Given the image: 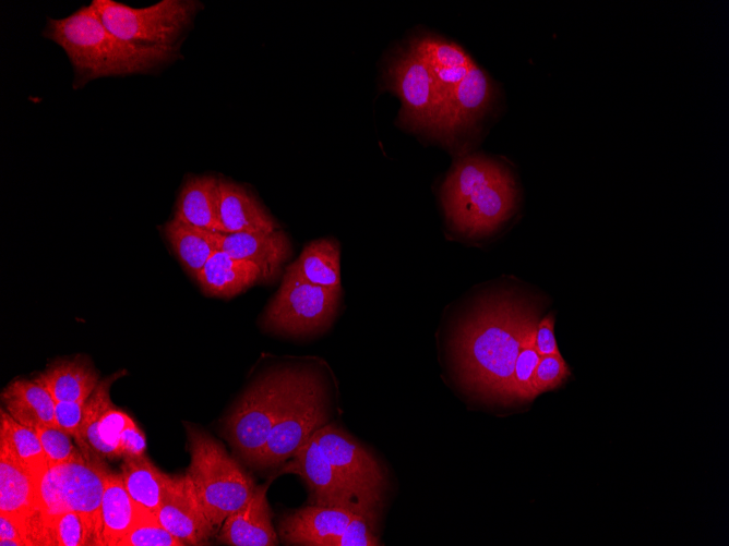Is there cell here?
<instances>
[{
    "label": "cell",
    "instance_id": "1",
    "mask_svg": "<svg viewBox=\"0 0 729 546\" xmlns=\"http://www.w3.org/2000/svg\"><path fill=\"white\" fill-rule=\"evenodd\" d=\"M538 321V306L513 290L485 296L454 341L457 371L465 386L483 398L510 403L522 339Z\"/></svg>",
    "mask_w": 729,
    "mask_h": 546
},
{
    "label": "cell",
    "instance_id": "2",
    "mask_svg": "<svg viewBox=\"0 0 729 546\" xmlns=\"http://www.w3.org/2000/svg\"><path fill=\"white\" fill-rule=\"evenodd\" d=\"M44 36L65 51L77 86L98 77L145 73L179 57L176 47H140L120 39L92 4L49 20Z\"/></svg>",
    "mask_w": 729,
    "mask_h": 546
},
{
    "label": "cell",
    "instance_id": "3",
    "mask_svg": "<svg viewBox=\"0 0 729 546\" xmlns=\"http://www.w3.org/2000/svg\"><path fill=\"white\" fill-rule=\"evenodd\" d=\"M517 191L510 171L480 155L459 159L442 187L447 220L459 233L482 236L497 230L513 214Z\"/></svg>",
    "mask_w": 729,
    "mask_h": 546
},
{
    "label": "cell",
    "instance_id": "4",
    "mask_svg": "<svg viewBox=\"0 0 729 546\" xmlns=\"http://www.w3.org/2000/svg\"><path fill=\"white\" fill-rule=\"evenodd\" d=\"M190 465L186 473L198 499L216 529L252 496L253 478L225 448L204 430L186 424Z\"/></svg>",
    "mask_w": 729,
    "mask_h": 546
},
{
    "label": "cell",
    "instance_id": "5",
    "mask_svg": "<svg viewBox=\"0 0 729 546\" xmlns=\"http://www.w3.org/2000/svg\"><path fill=\"white\" fill-rule=\"evenodd\" d=\"M302 373L283 368L258 378L225 420L228 440L247 462L255 464Z\"/></svg>",
    "mask_w": 729,
    "mask_h": 546
},
{
    "label": "cell",
    "instance_id": "6",
    "mask_svg": "<svg viewBox=\"0 0 729 546\" xmlns=\"http://www.w3.org/2000/svg\"><path fill=\"white\" fill-rule=\"evenodd\" d=\"M108 470L84 457L48 466L37 480V510L48 518L65 511L82 514L101 537V498Z\"/></svg>",
    "mask_w": 729,
    "mask_h": 546
},
{
    "label": "cell",
    "instance_id": "7",
    "mask_svg": "<svg viewBox=\"0 0 729 546\" xmlns=\"http://www.w3.org/2000/svg\"><path fill=\"white\" fill-rule=\"evenodd\" d=\"M91 4L108 31L120 39L140 47H176L200 2L163 0L146 8L113 0H94Z\"/></svg>",
    "mask_w": 729,
    "mask_h": 546
},
{
    "label": "cell",
    "instance_id": "8",
    "mask_svg": "<svg viewBox=\"0 0 729 546\" xmlns=\"http://www.w3.org/2000/svg\"><path fill=\"white\" fill-rule=\"evenodd\" d=\"M339 288H326L285 274L282 286L266 307L263 326L272 331L304 336L325 329L335 317Z\"/></svg>",
    "mask_w": 729,
    "mask_h": 546
},
{
    "label": "cell",
    "instance_id": "9",
    "mask_svg": "<svg viewBox=\"0 0 729 546\" xmlns=\"http://www.w3.org/2000/svg\"><path fill=\"white\" fill-rule=\"evenodd\" d=\"M326 422L323 387L316 376L303 371L254 465L267 468L290 459Z\"/></svg>",
    "mask_w": 729,
    "mask_h": 546
},
{
    "label": "cell",
    "instance_id": "10",
    "mask_svg": "<svg viewBox=\"0 0 729 546\" xmlns=\"http://www.w3.org/2000/svg\"><path fill=\"white\" fill-rule=\"evenodd\" d=\"M386 84L402 99V123L431 132L441 110V101L429 69L410 47L389 64Z\"/></svg>",
    "mask_w": 729,
    "mask_h": 546
},
{
    "label": "cell",
    "instance_id": "11",
    "mask_svg": "<svg viewBox=\"0 0 729 546\" xmlns=\"http://www.w3.org/2000/svg\"><path fill=\"white\" fill-rule=\"evenodd\" d=\"M314 437L340 480L356 494L378 506L385 480L374 457L334 424H325L314 433Z\"/></svg>",
    "mask_w": 729,
    "mask_h": 546
},
{
    "label": "cell",
    "instance_id": "12",
    "mask_svg": "<svg viewBox=\"0 0 729 546\" xmlns=\"http://www.w3.org/2000/svg\"><path fill=\"white\" fill-rule=\"evenodd\" d=\"M124 374L121 369L101 379L85 401L83 421L75 441L86 460L104 462L105 459L120 458V436L132 417L113 405L110 388Z\"/></svg>",
    "mask_w": 729,
    "mask_h": 546
},
{
    "label": "cell",
    "instance_id": "13",
    "mask_svg": "<svg viewBox=\"0 0 729 546\" xmlns=\"http://www.w3.org/2000/svg\"><path fill=\"white\" fill-rule=\"evenodd\" d=\"M301 476L313 493L314 505L345 508L358 513H374L372 505L351 490L323 454L314 435L290 458L283 470Z\"/></svg>",
    "mask_w": 729,
    "mask_h": 546
},
{
    "label": "cell",
    "instance_id": "14",
    "mask_svg": "<svg viewBox=\"0 0 729 546\" xmlns=\"http://www.w3.org/2000/svg\"><path fill=\"white\" fill-rule=\"evenodd\" d=\"M156 517L183 545H205L215 532L187 474L170 476Z\"/></svg>",
    "mask_w": 729,
    "mask_h": 546
},
{
    "label": "cell",
    "instance_id": "15",
    "mask_svg": "<svg viewBox=\"0 0 729 546\" xmlns=\"http://www.w3.org/2000/svg\"><path fill=\"white\" fill-rule=\"evenodd\" d=\"M492 94L490 80L475 64L444 102L431 132L441 139L452 141L483 114Z\"/></svg>",
    "mask_w": 729,
    "mask_h": 546
},
{
    "label": "cell",
    "instance_id": "16",
    "mask_svg": "<svg viewBox=\"0 0 729 546\" xmlns=\"http://www.w3.org/2000/svg\"><path fill=\"white\" fill-rule=\"evenodd\" d=\"M355 513L358 512L311 505L287 513L279 522L278 534L288 545L328 546L344 532Z\"/></svg>",
    "mask_w": 729,
    "mask_h": 546
},
{
    "label": "cell",
    "instance_id": "17",
    "mask_svg": "<svg viewBox=\"0 0 729 546\" xmlns=\"http://www.w3.org/2000/svg\"><path fill=\"white\" fill-rule=\"evenodd\" d=\"M268 485L256 486L249 500L223 522L218 541L231 546H274L277 533L266 500Z\"/></svg>",
    "mask_w": 729,
    "mask_h": 546
},
{
    "label": "cell",
    "instance_id": "18",
    "mask_svg": "<svg viewBox=\"0 0 729 546\" xmlns=\"http://www.w3.org/2000/svg\"><path fill=\"white\" fill-rule=\"evenodd\" d=\"M409 47L429 69L442 109L453 90L475 65L474 61L458 45L435 36L417 37L409 43Z\"/></svg>",
    "mask_w": 729,
    "mask_h": 546
},
{
    "label": "cell",
    "instance_id": "19",
    "mask_svg": "<svg viewBox=\"0 0 729 546\" xmlns=\"http://www.w3.org/2000/svg\"><path fill=\"white\" fill-rule=\"evenodd\" d=\"M222 251L230 256L255 264L262 272V282H271L280 272L290 255V242L280 231L224 233Z\"/></svg>",
    "mask_w": 729,
    "mask_h": 546
},
{
    "label": "cell",
    "instance_id": "20",
    "mask_svg": "<svg viewBox=\"0 0 729 546\" xmlns=\"http://www.w3.org/2000/svg\"><path fill=\"white\" fill-rule=\"evenodd\" d=\"M33 379L44 386L56 402L86 401L100 381L85 356L55 360Z\"/></svg>",
    "mask_w": 729,
    "mask_h": 546
},
{
    "label": "cell",
    "instance_id": "21",
    "mask_svg": "<svg viewBox=\"0 0 729 546\" xmlns=\"http://www.w3.org/2000/svg\"><path fill=\"white\" fill-rule=\"evenodd\" d=\"M195 280L206 295L231 298L262 282V272L255 264L218 250L205 263Z\"/></svg>",
    "mask_w": 729,
    "mask_h": 546
},
{
    "label": "cell",
    "instance_id": "22",
    "mask_svg": "<svg viewBox=\"0 0 729 546\" xmlns=\"http://www.w3.org/2000/svg\"><path fill=\"white\" fill-rule=\"evenodd\" d=\"M219 217L224 233L272 232L278 225L244 187L219 179Z\"/></svg>",
    "mask_w": 729,
    "mask_h": 546
},
{
    "label": "cell",
    "instance_id": "23",
    "mask_svg": "<svg viewBox=\"0 0 729 546\" xmlns=\"http://www.w3.org/2000/svg\"><path fill=\"white\" fill-rule=\"evenodd\" d=\"M219 201V179L211 175L193 177L181 189L174 218L201 229L224 233Z\"/></svg>",
    "mask_w": 729,
    "mask_h": 546
},
{
    "label": "cell",
    "instance_id": "24",
    "mask_svg": "<svg viewBox=\"0 0 729 546\" xmlns=\"http://www.w3.org/2000/svg\"><path fill=\"white\" fill-rule=\"evenodd\" d=\"M2 407L19 423L36 428L55 426L56 401L34 379H14L1 392Z\"/></svg>",
    "mask_w": 729,
    "mask_h": 546
},
{
    "label": "cell",
    "instance_id": "25",
    "mask_svg": "<svg viewBox=\"0 0 729 546\" xmlns=\"http://www.w3.org/2000/svg\"><path fill=\"white\" fill-rule=\"evenodd\" d=\"M164 234L186 271L195 279L210 257L220 250L224 233L172 218L164 226Z\"/></svg>",
    "mask_w": 729,
    "mask_h": 546
},
{
    "label": "cell",
    "instance_id": "26",
    "mask_svg": "<svg viewBox=\"0 0 729 546\" xmlns=\"http://www.w3.org/2000/svg\"><path fill=\"white\" fill-rule=\"evenodd\" d=\"M103 546H118L144 513L128 494L121 475L108 472L101 498Z\"/></svg>",
    "mask_w": 729,
    "mask_h": 546
},
{
    "label": "cell",
    "instance_id": "27",
    "mask_svg": "<svg viewBox=\"0 0 729 546\" xmlns=\"http://www.w3.org/2000/svg\"><path fill=\"white\" fill-rule=\"evenodd\" d=\"M120 475L136 507L156 515L170 475L162 472L145 454L123 458Z\"/></svg>",
    "mask_w": 729,
    "mask_h": 546
},
{
    "label": "cell",
    "instance_id": "28",
    "mask_svg": "<svg viewBox=\"0 0 729 546\" xmlns=\"http://www.w3.org/2000/svg\"><path fill=\"white\" fill-rule=\"evenodd\" d=\"M36 511V478L8 452L0 450V512L28 517Z\"/></svg>",
    "mask_w": 729,
    "mask_h": 546
},
{
    "label": "cell",
    "instance_id": "29",
    "mask_svg": "<svg viewBox=\"0 0 729 546\" xmlns=\"http://www.w3.org/2000/svg\"><path fill=\"white\" fill-rule=\"evenodd\" d=\"M286 274L326 288L340 287L339 244L334 239L310 242Z\"/></svg>",
    "mask_w": 729,
    "mask_h": 546
},
{
    "label": "cell",
    "instance_id": "30",
    "mask_svg": "<svg viewBox=\"0 0 729 546\" xmlns=\"http://www.w3.org/2000/svg\"><path fill=\"white\" fill-rule=\"evenodd\" d=\"M0 450H4L20 462L36 481L48 468L35 428L15 421L4 408L0 411Z\"/></svg>",
    "mask_w": 729,
    "mask_h": 546
},
{
    "label": "cell",
    "instance_id": "31",
    "mask_svg": "<svg viewBox=\"0 0 729 546\" xmlns=\"http://www.w3.org/2000/svg\"><path fill=\"white\" fill-rule=\"evenodd\" d=\"M41 545H103L101 537L79 512L65 511L48 518L41 517Z\"/></svg>",
    "mask_w": 729,
    "mask_h": 546
},
{
    "label": "cell",
    "instance_id": "32",
    "mask_svg": "<svg viewBox=\"0 0 729 546\" xmlns=\"http://www.w3.org/2000/svg\"><path fill=\"white\" fill-rule=\"evenodd\" d=\"M118 546H183L158 521L155 514L143 513Z\"/></svg>",
    "mask_w": 729,
    "mask_h": 546
},
{
    "label": "cell",
    "instance_id": "33",
    "mask_svg": "<svg viewBox=\"0 0 729 546\" xmlns=\"http://www.w3.org/2000/svg\"><path fill=\"white\" fill-rule=\"evenodd\" d=\"M540 355L534 347H522L512 377L511 402L531 401L537 396L534 390V374Z\"/></svg>",
    "mask_w": 729,
    "mask_h": 546
},
{
    "label": "cell",
    "instance_id": "34",
    "mask_svg": "<svg viewBox=\"0 0 729 546\" xmlns=\"http://www.w3.org/2000/svg\"><path fill=\"white\" fill-rule=\"evenodd\" d=\"M43 446L48 466H53L84 457L71 441V436L56 426L41 425L35 428Z\"/></svg>",
    "mask_w": 729,
    "mask_h": 546
},
{
    "label": "cell",
    "instance_id": "35",
    "mask_svg": "<svg viewBox=\"0 0 729 546\" xmlns=\"http://www.w3.org/2000/svg\"><path fill=\"white\" fill-rule=\"evenodd\" d=\"M570 375V368L561 354L540 356L533 381L536 396L559 388Z\"/></svg>",
    "mask_w": 729,
    "mask_h": 546
},
{
    "label": "cell",
    "instance_id": "36",
    "mask_svg": "<svg viewBox=\"0 0 729 546\" xmlns=\"http://www.w3.org/2000/svg\"><path fill=\"white\" fill-rule=\"evenodd\" d=\"M374 513H355L344 532L328 546H377L380 541L373 533Z\"/></svg>",
    "mask_w": 729,
    "mask_h": 546
},
{
    "label": "cell",
    "instance_id": "37",
    "mask_svg": "<svg viewBox=\"0 0 729 546\" xmlns=\"http://www.w3.org/2000/svg\"><path fill=\"white\" fill-rule=\"evenodd\" d=\"M28 517L0 512L1 546H32Z\"/></svg>",
    "mask_w": 729,
    "mask_h": 546
},
{
    "label": "cell",
    "instance_id": "38",
    "mask_svg": "<svg viewBox=\"0 0 729 546\" xmlns=\"http://www.w3.org/2000/svg\"><path fill=\"white\" fill-rule=\"evenodd\" d=\"M84 407L85 401H57L55 426L75 439L82 425Z\"/></svg>",
    "mask_w": 729,
    "mask_h": 546
},
{
    "label": "cell",
    "instance_id": "39",
    "mask_svg": "<svg viewBox=\"0 0 729 546\" xmlns=\"http://www.w3.org/2000/svg\"><path fill=\"white\" fill-rule=\"evenodd\" d=\"M146 438L132 420L122 430L119 440L120 458H138L145 454Z\"/></svg>",
    "mask_w": 729,
    "mask_h": 546
},
{
    "label": "cell",
    "instance_id": "40",
    "mask_svg": "<svg viewBox=\"0 0 729 546\" xmlns=\"http://www.w3.org/2000/svg\"><path fill=\"white\" fill-rule=\"evenodd\" d=\"M534 348L540 356L560 354L554 337L553 315H548L538 321Z\"/></svg>",
    "mask_w": 729,
    "mask_h": 546
}]
</instances>
